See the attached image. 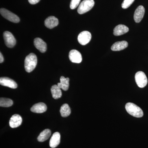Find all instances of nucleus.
<instances>
[{
  "label": "nucleus",
  "mask_w": 148,
  "mask_h": 148,
  "mask_svg": "<svg viewBox=\"0 0 148 148\" xmlns=\"http://www.w3.org/2000/svg\"><path fill=\"white\" fill-rule=\"evenodd\" d=\"M37 58L34 53H31L27 56L24 61V68L28 73L32 72L36 66Z\"/></svg>",
  "instance_id": "1"
},
{
  "label": "nucleus",
  "mask_w": 148,
  "mask_h": 148,
  "mask_svg": "<svg viewBox=\"0 0 148 148\" xmlns=\"http://www.w3.org/2000/svg\"><path fill=\"white\" fill-rule=\"evenodd\" d=\"M125 108L128 114L135 117H142L144 114L143 110L133 103H127L125 105Z\"/></svg>",
  "instance_id": "2"
},
{
  "label": "nucleus",
  "mask_w": 148,
  "mask_h": 148,
  "mask_svg": "<svg viewBox=\"0 0 148 148\" xmlns=\"http://www.w3.org/2000/svg\"><path fill=\"white\" fill-rule=\"evenodd\" d=\"M95 4L93 0H84L80 4L77 9L79 14H83L89 11L93 8Z\"/></svg>",
  "instance_id": "3"
},
{
  "label": "nucleus",
  "mask_w": 148,
  "mask_h": 148,
  "mask_svg": "<svg viewBox=\"0 0 148 148\" xmlns=\"http://www.w3.org/2000/svg\"><path fill=\"white\" fill-rule=\"evenodd\" d=\"M0 13L3 17L13 23H18L20 21V18L17 15L5 8H1Z\"/></svg>",
  "instance_id": "4"
},
{
  "label": "nucleus",
  "mask_w": 148,
  "mask_h": 148,
  "mask_svg": "<svg viewBox=\"0 0 148 148\" xmlns=\"http://www.w3.org/2000/svg\"><path fill=\"white\" fill-rule=\"evenodd\" d=\"M135 80L139 87L143 88L147 84L148 80L144 72H137L135 75Z\"/></svg>",
  "instance_id": "5"
},
{
  "label": "nucleus",
  "mask_w": 148,
  "mask_h": 148,
  "mask_svg": "<svg viewBox=\"0 0 148 148\" xmlns=\"http://www.w3.org/2000/svg\"><path fill=\"white\" fill-rule=\"evenodd\" d=\"M3 36L7 47L12 48L15 46L16 43V39L12 33L9 32H4Z\"/></svg>",
  "instance_id": "6"
},
{
  "label": "nucleus",
  "mask_w": 148,
  "mask_h": 148,
  "mask_svg": "<svg viewBox=\"0 0 148 148\" xmlns=\"http://www.w3.org/2000/svg\"><path fill=\"white\" fill-rule=\"evenodd\" d=\"M91 39V34L88 31H84L80 33L78 36V41L81 45H86L89 42Z\"/></svg>",
  "instance_id": "7"
},
{
  "label": "nucleus",
  "mask_w": 148,
  "mask_h": 148,
  "mask_svg": "<svg viewBox=\"0 0 148 148\" xmlns=\"http://www.w3.org/2000/svg\"><path fill=\"white\" fill-rule=\"evenodd\" d=\"M69 58L70 61L73 63L79 64L82 61V56L78 51L75 49H73L70 51Z\"/></svg>",
  "instance_id": "8"
},
{
  "label": "nucleus",
  "mask_w": 148,
  "mask_h": 148,
  "mask_svg": "<svg viewBox=\"0 0 148 148\" xmlns=\"http://www.w3.org/2000/svg\"><path fill=\"white\" fill-rule=\"evenodd\" d=\"M0 84L3 86H7L12 88H16L17 84L13 80L6 77H2L0 78Z\"/></svg>",
  "instance_id": "9"
},
{
  "label": "nucleus",
  "mask_w": 148,
  "mask_h": 148,
  "mask_svg": "<svg viewBox=\"0 0 148 148\" xmlns=\"http://www.w3.org/2000/svg\"><path fill=\"white\" fill-rule=\"evenodd\" d=\"M145 13V8L143 5H140L136 9L134 14V19L136 23L142 21Z\"/></svg>",
  "instance_id": "10"
},
{
  "label": "nucleus",
  "mask_w": 148,
  "mask_h": 148,
  "mask_svg": "<svg viewBox=\"0 0 148 148\" xmlns=\"http://www.w3.org/2000/svg\"><path fill=\"white\" fill-rule=\"evenodd\" d=\"M22 119L18 114H14L11 118L9 121V125L12 128H16L21 125Z\"/></svg>",
  "instance_id": "11"
},
{
  "label": "nucleus",
  "mask_w": 148,
  "mask_h": 148,
  "mask_svg": "<svg viewBox=\"0 0 148 148\" xmlns=\"http://www.w3.org/2000/svg\"><path fill=\"white\" fill-rule=\"evenodd\" d=\"M34 44L35 47L40 52L44 53L47 49L46 43L42 39L40 38H36L34 40Z\"/></svg>",
  "instance_id": "12"
},
{
  "label": "nucleus",
  "mask_w": 148,
  "mask_h": 148,
  "mask_svg": "<svg viewBox=\"0 0 148 148\" xmlns=\"http://www.w3.org/2000/svg\"><path fill=\"white\" fill-rule=\"evenodd\" d=\"M58 24V18L54 16H49L45 19V25L49 29H52Z\"/></svg>",
  "instance_id": "13"
},
{
  "label": "nucleus",
  "mask_w": 148,
  "mask_h": 148,
  "mask_svg": "<svg viewBox=\"0 0 148 148\" xmlns=\"http://www.w3.org/2000/svg\"><path fill=\"white\" fill-rule=\"evenodd\" d=\"M47 107L44 103H39L35 104L31 108V110L36 113H42L46 111Z\"/></svg>",
  "instance_id": "14"
},
{
  "label": "nucleus",
  "mask_w": 148,
  "mask_h": 148,
  "mask_svg": "<svg viewBox=\"0 0 148 148\" xmlns=\"http://www.w3.org/2000/svg\"><path fill=\"white\" fill-rule=\"evenodd\" d=\"M61 140V135L58 132L53 133L49 141V146L51 147H56L59 145Z\"/></svg>",
  "instance_id": "15"
},
{
  "label": "nucleus",
  "mask_w": 148,
  "mask_h": 148,
  "mask_svg": "<svg viewBox=\"0 0 148 148\" xmlns=\"http://www.w3.org/2000/svg\"><path fill=\"white\" fill-rule=\"evenodd\" d=\"M129 31V28L123 24L117 25L114 29V35L115 36H121Z\"/></svg>",
  "instance_id": "16"
},
{
  "label": "nucleus",
  "mask_w": 148,
  "mask_h": 148,
  "mask_svg": "<svg viewBox=\"0 0 148 148\" xmlns=\"http://www.w3.org/2000/svg\"><path fill=\"white\" fill-rule=\"evenodd\" d=\"M128 46V43L125 41L117 42L114 43L111 47V49L114 51H119L123 50Z\"/></svg>",
  "instance_id": "17"
},
{
  "label": "nucleus",
  "mask_w": 148,
  "mask_h": 148,
  "mask_svg": "<svg viewBox=\"0 0 148 148\" xmlns=\"http://www.w3.org/2000/svg\"><path fill=\"white\" fill-rule=\"evenodd\" d=\"M61 88L57 85H54L52 86L51 91L52 94V97L55 99H58L61 98L62 96V92Z\"/></svg>",
  "instance_id": "18"
},
{
  "label": "nucleus",
  "mask_w": 148,
  "mask_h": 148,
  "mask_svg": "<svg viewBox=\"0 0 148 148\" xmlns=\"http://www.w3.org/2000/svg\"><path fill=\"white\" fill-rule=\"evenodd\" d=\"M69 78H65L64 76H61L60 78V82L58 83L57 85L63 90L66 91L69 89Z\"/></svg>",
  "instance_id": "19"
},
{
  "label": "nucleus",
  "mask_w": 148,
  "mask_h": 148,
  "mask_svg": "<svg viewBox=\"0 0 148 148\" xmlns=\"http://www.w3.org/2000/svg\"><path fill=\"white\" fill-rule=\"evenodd\" d=\"M51 135L50 130L46 129L40 133L38 138V140L39 142H43L49 138Z\"/></svg>",
  "instance_id": "20"
},
{
  "label": "nucleus",
  "mask_w": 148,
  "mask_h": 148,
  "mask_svg": "<svg viewBox=\"0 0 148 148\" xmlns=\"http://www.w3.org/2000/svg\"><path fill=\"white\" fill-rule=\"evenodd\" d=\"M60 113L63 117H66L70 115L71 114V109L68 104H64L62 105L60 109Z\"/></svg>",
  "instance_id": "21"
},
{
  "label": "nucleus",
  "mask_w": 148,
  "mask_h": 148,
  "mask_svg": "<svg viewBox=\"0 0 148 148\" xmlns=\"http://www.w3.org/2000/svg\"><path fill=\"white\" fill-rule=\"evenodd\" d=\"M13 105L12 100L7 98H1L0 99V106L2 107H10Z\"/></svg>",
  "instance_id": "22"
},
{
  "label": "nucleus",
  "mask_w": 148,
  "mask_h": 148,
  "mask_svg": "<svg viewBox=\"0 0 148 148\" xmlns=\"http://www.w3.org/2000/svg\"><path fill=\"white\" fill-rule=\"evenodd\" d=\"M134 1L135 0H124L122 4V8L124 9L128 8L134 2Z\"/></svg>",
  "instance_id": "23"
},
{
  "label": "nucleus",
  "mask_w": 148,
  "mask_h": 148,
  "mask_svg": "<svg viewBox=\"0 0 148 148\" xmlns=\"http://www.w3.org/2000/svg\"><path fill=\"white\" fill-rule=\"evenodd\" d=\"M81 0H71L70 4V8L71 9L73 10L76 8L79 5Z\"/></svg>",
  "instance_id": "24"
},
{
  "label": "nucleus",
  "mask_w": 148,
  "mask_h": 148,
  "mask_svg": "<svg viewBox=\"0 0 148 148\" xmlns=\"http://www.w3.org/2000/svg\"><path fill=\"white\" fill-rule=\"evenodd\" d=\"M29 3L32 5L36 4L40 1V0H28Z\"/></svg>",
  "instance_id": "25"
},
{
  "label": "nucleus",
  "mask_w": 148,
  "mask_h": 148,
  "mask_svg": "<svg viewBox=\"0 0 148 148\" xmlns=\"http://www.w3.org/2000/svg\"><path fill=\"white\" fill-rule=\"evenodd\" d=\"M4 61V58L3 57V56L2 53H0V63H2Z\"/></svg>",
  "instance_id": "26"
}]
</instances>
